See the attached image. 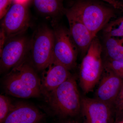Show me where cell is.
Here are the masks:
<instances>
[{
  "instance_id": "1",
  "label": "cell",
  "mask_w": 123,
  "mask_h": 123,
  "mask_svg": "<svg viewBox=\"0 0 123 123\" xmlns=\"http://www.w3.org/2000/svg\"><path fill=\"white\" fill-rule=\"evenodd\" d=\"M68 9L81 20L94 37L116 17L118 10L99 0H76Z\"/></svg>"
},
{
  "instance_id": "2",
  "label": "cell",
  "mask_w": 123,
  "mask_h": 123,
  "mask_svg": "<svg viewBox=\"0 0 123 123\" xmlns=\"http://www.w3.org/2000/svg\"><path fill=\"white\" fill-rule=\"evenodd\" d=\"M46 98L51 107L60 116L74 117L80 114L81 98L75 78L72 75Z\"/></svg>"
},
{
  "instance_id": "3",
  "label": "cell",
  "mask_w": 123,
  "mask_h": 123,
  "mask_svg": "<svg viewBox=\"0 0 123 123\" xmlns=\"http://www.w3.org/2000/svg\"><path fill=\"white\" fill-rule=\"evenodd\" d=\"M102 47L99 40L93 39L81 64L80 84L85 94L91 92L99 82L103 72Z\"/></svg>"
},
{
  "instance_id": "4",
  "label": "cell",
  "mask_w": 123,
  "mask_h": 123,
  "mask_svg": "<svg viewBox=\"0 0 123 123\" xmlns=\"http://www.w3.org/2000/svg\"><path fill=\"white\" fill-rule=\"evenodd\" d=\"M54 43V31L48 27H42L35 33L31 40L30 51L32 63L37 70H45L51 62Z\"/></svg>"
},
{
  "instance_id": "5",
  "label": "cell",
  "mask_w": 123,
  "mask_h": 123,
  "mask_svg": "<svg viewBox=\"0 0 123 123\" xmlns=\"http://www.w3.org/2000/svg\"><path fill=\"white\" fill-rule=\"evenodd\" d=\"M54 43L51 62L64 66L69 70L76 65L77 47L70 36L69 30L57 27L53 30Z\"/></svg>"
},
{
  "instance_id": "6",
  "label": "cell",
  "mask_w": 123,
  "mask_h": 123,
  "mask_svg": "<svg viewBox=\"0 0 123 123\" xmlns=\"http://www.w3.org/2000/svg\"><path fill=\"white\" fill-rule=\"evenodd\" d=\"M30 42L22 35L7 39L0 53L1 71L9 70L22 62L30 51Z\"/></svg>"
},
{
  "instance_id": "7",
  "label": "cell",
  "mask_w": 123,
  "mask_h": 123,
  "mask_svg": "<svg viewBox=\"0 0 123 123\" xmlns=\"http://www.w3.org/2000/svg\"><path fill=\"white\" fill-rule=\"evenodd\" d=\"M80 114L84 123H114L115 120L112 105L95 98H82Z\"/></svg>"
},
{
  "instance_id": "8",
  "label": "cell",
  "mask_w": 123,
  "mask_h": 123,
  "mask_svg": "<svg viewBox=\"0 0 123 123\" xmlns=\"http://www.w3.org/2000/svg\"><path fill=\"white\" fill-rule=\"evenodd\" d=\"M1 27L7 39L22 35L29 26L26 4L13 3L4 17Z\"/></svg>"
},
{
  "instance_id": "9",
  "label": "cell",
  "mask_w": 123,
  "mask_h": 123,
  "mask_svg": "<svg viewBox=\"0 0 123 123\" xmlns=\"http://www.w3.org/2000/svg\"><path fill=\"white\" fill-rule=\"evenodd\" d=\"M65 14L69 26V33L78 48L85 55L95 38L81 20L68 8H65Z\"/></svg>"
},
{
  "instance_id": "10",
  "label": "cell",
  "mask_w": 123,
  "mask_h": 123,
  "mask_svg": "<svg viewBox=\"0 0 123 123\" xmlns=\"http://www.w3.org/2000/svg\"><path fill=\"white\" fill-rule=\"evenodd\" d=\"M94 98L112 105L123 86V79L106 69L104 68Z\"/></svg>"
},
{
  "instance_id": "11",
  "label": "cell",
  "mask_w": 123,
  "mask_h": 123,
  "mask_svg": "<svg viewBox=\"0 0 123 123\" xmlns=\"http://www.w3.org/2000/svg\"><path fill=\"white\" fill-rule=\"evenodd\" d=\"M46 69L47 70L41 82V92L45 97L63 84L71 75L68 69L53 62H51Z\"/></svg>"
},
{
  "instance_id": "12",
  "label": "cell",
  "mask_w": 123,
  "mask_h": 123,
  "mask_svg": "<svg viewBox=\"0 0 123 123\" xmlns=\"http://www.w3.org/2000/svg\"><path fill=\"white\" fill-rule=\"evenodd\" d=\"M43 117L35 107L24 103L15 104L3 123H39Z\"/></svg>"
},
{
  "instance_id": "13",
  "label": "cell",
  "mask_w": 123,
  "mask_h": 123,
  "mask_svg": "<svg viewBox=\"0 0 123 123\" xmlns=\"http://www.w3.org/2000/svg\"><path fill=\"white\" fill-rule=\"evenodd\" d=\"M3 86L7 93L17 98H29L41 95L27 87L12 69L5 77Z\"/></svg>"
},
{
  "instance_id": "14",
  "label": "cell",
  "mask_w": 123,
  "mask_h": 123,
  "mask_svg": "<svg viewBox=\"0 0 123 123\" xmlns=\"http://www.w3.org/2000/svg\"><path fill=\"white\" fill-rule=\"evenodd\" d=\"M12 69L27 86L41 95V82L31 65L23 61Z\"/></svg>"
},
{
  "instance_id": "15",
  "label": "cell",
  "mask_w": 123,
  "mask_h": 123,
  "mask_svg": "<svg viewBox=\"0 0 123 123\" xmlns=\"http://www.w3.org/2000/svg\"><path fill=\"white\" fill-rule=\"evenodd\" d=\"M36 9L39 13L52 17H56L64 14L62 0H33Z\"/></svg>"
},
{
  "instance_id": "16",
  "label": "cell",
  "mask_w": 123,
  "mask_h": 123,
  "mask_svg": "<svg viewBox=\"0 0 123 123\" xmlns=\"http://www.w3.org/2000/svg\"><path fill=\"white\" fill-rule=\"evenodd\" d=\"M123 39L106 36L104 41L105 59L123 62Z\"/></svg>"
},
{
  "instance_id": "17",
  "label": "cell",
  "mask_w": 123,
  "mask_h": 123,
  "mask_svg": "<svg viewBox=\"0 0 123 123\" xmlns=\"http://www.w3.org/2000/svg\"><path fill=\"white\" fill-rule=\"evenodd\" d=\"M15 104L7 96H0V123H3L9 113L12 110Z\"/></svg>"
},
{
  "instance_id": "18",
  "label": "cell",
  "mask_w": 123,
  "mask_h": 123,
  "mask_svg": "<svg viewBox=\"0 0 123 123\" xmlns=\"http://www.w3.org/2000/svg\"><path fill=\"white\" fill-rule=\"evenodd\" d=\"M104 68L110 70L121 78L123 74V62L105 59Z\"/></svg>"
},
{
  "instance_id": "19",
  "label": "cell",
  "mask_w": 123,
  "mask_h": 123,
  "mask_svg": "<svg viewBox=\"0 0 123 123\" xmlns=\"http://www.w3.org/2000/svg\"><path fill=\"white\" fill-rule=\"evenodd\" d=\"M112 105L115 111V117L123 116V85Z\"/></svg>"
},
{
  "instance_id": "20",
  "label": "cell",
  "mask_w": 123,
  "mask_h": 123,
  "mask_svg": "<svg viewBox=\"0 0 123 123\" xmlns=\"http://www.w3.org/2000/svg\"><path fill=\"white\" fill-rule=\"evenodd\" d=\"M12 0H0V18L2 19L10 7Z\"/></svg>"
},
{
  "instance_id": "21",
  "label": "cell",
  "mask_w": 123,
  "mask_h": 123,
  "mask_svg": "<svg viewBox=\"0 0 123 123\" xmlns=\"http://www.w3.org/2000/svg\"><path fill=\"white\" fill-rule=\"evenodd\" d=\"M106 36L111 37H123V20L121 22V24L117 29L111 31L107 33Z\"/></svg>"
},
{
  "instance_id": "22",
  "label": "cell",
  "mask_w": 123,
  "mask_h": 123,
  "mask_svg": "<svg viewBox=\"0 0 123 123\" xmlns=\"http://www.w3.org/2000/svg\"><path fill=\"white\" fill-rule=\"evenodd\" d=\"M106 2L118 11L123 12V3L117 0H99Z\"/></svg>"
},
{
  "instance_id": "23",
  "label": "cell",
  "mask_w": 123,
  "mask_h": 123,
  "mask_svg": "<svg viewBox=\"0 0 123 123\" xmlns=\"http://www.w3.org/2000/svg\"><path fill=\"white\" fill-rule=\"evenodd\" d=\"M0 53L1 52L4 46H5V43L6 42L7 37L4 31H3L2 29H1L0 30Z\"/></svg>"
},
{
  "instance_id": "24",
  "label": "cell",
  "mask_w": 123,
  "mask_h": 123,
  "mask_svg": "<svg viewBox=\"0 0 123 123\" xmlns=\"http://www.w3.org/2000/svg\"><path fill=\"white\" fill-rule=\"evenodd\" d=\"M114 123H123V116L115 117Z\"/></svg>"
},
{
  "instance_id": "25",
  "label": "cell",
  "mask_w": 123,
  "mask_h": 123,
  "mask_svg": "<svg viewBox=\"0 0 123 123\" xmlns=\"http://www.w3.org/2000/svg\"><path fill=\"white\" fill-rule=\"evenodd\" d=\"M29 0H12V2L13 3H19L27 4V3L29 2Z\"/></svg>"
},
{
  "instance_id": "26",
  "label": "cell",
  "mask_w": 123,
  "mask_h": 123,
  "mask_svg": "<svg viewBox=\"0 0 123 123\" xmlns=\"http://www.w3.org/2000/svg\"><path fill=\"white\" fill-rule=\"evenodd\" d=\"M118 0L119 1V0ZM120 1H121V2H122V3H123V0H120Z\"/></svg>"
},
{
  "instance_id": "27",
  "label": "cell",
  "mask_w": 123,
  "mask_h": 123,
  "mask_svg": "<svg viewBox=\"0 0 123 123\" xmlns=\"http://www.w3.org/2000/svg\"><path fill=\"white\" fill-rule=\"evenodd\" d=\"M121 78H122V79H123V75H122V76H121Z\"/></svg>"
}]
</instances>
